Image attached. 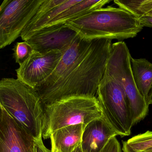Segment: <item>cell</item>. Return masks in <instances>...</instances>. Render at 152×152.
Here are the masks:
<instances>
[{
  "label": "cell",
  "mask_w": 152,
  "mask_h": 152,
  "mask_svg": "<svg viewBox=\"0 0 152 152\" xmlns=\"http://www.w3.org/2000/svg\"><path fill=\"white\" fill-rule=\"evenodd\" d=\"M13 50L16 63L19 65L23 64L34 51L33 47L26 41L17 42Z\"/></svg>",
  "instance_id": "cell-17"
},
{
  "label": "cell",
  "mask_w": 152,
  "mask_h": 152,
  "mask_svg": "<svg viewBox=\"0 0 152 152\" xmlns=\"http://www.w3.org/2000/svg\"><path fill=\"white\" fill-rule=\"evenodd\" d=\"M131 58L125 42L112 43L105 72L114 78L123 89L134 125L147 115L149 105L137 88L132 70Z\"/></svg>",
  "instance_id": "cell-5"
},
{
  "label": "cell",
  "mask_w": 152,
  "mask_h": 152,
  "mask_svg": "<svg viewBox=\"0 0 152 152\" xmlns=\"http://www.w3.org/2000/svg\"><path fill=\"white\" fill-rule=\"evenodd\" d=\"M34 152H52V151L45 146L42 141V137H41L35 139Z\"/></svg>",
  "instance_id": "cell-20"
},
{
  "label": "cell",
  "mask_w": 152,
  "mask_h": 152,
  "mask_svg": "<svg viewBox=\"0 0 152 152\" xmlns=\"http://www.w3.org/2000/svg\"><path fill=\"white\" fill-rule=\"evenodd\" d=\"M100 152H122L120 143L116 136L109 140Z\"/></svg>",
  "instance_id": "cell-19"
},
{
  "label": "cell",
  "mask_w": 152,
  "mask_h": 152,
  "mask_svg": "<svg viewBox=\"0 0 152 152\" xmlns=\"http://www.w3.org/2000/svg\"><path fill=\"white\" fill-rule=\"evenodd\" d=\"M77 33L64 25L46 27L34 34L26 41L34 51L44 53L64 51L77 36Z\"/></svg>",
  "instance_id": "cell-10"
},
{
  "label": "cell",
  "mask_w": 152,
  "mask_h": 152,
  "mask_svg": "<svg viewBox=\"0 0 152 152\" xmlns=\"http://www.w3.org/2000/svg\"><path fill=\"white\" fill-rule=\"evenodd\" d=\"M137 17L142 27H152V16L141 15Z\"/></svg>",
  "instance_id": "cell-21"
},
{
  "label": "cell",
  "mask_w": 152,
  "mask_h": 152,
  "mask_svg": "<svg viewBox=\"0 0 152 152\" xmlns=\"http://www.w3.org/2000/svg\"><path fill=\"white\" fill-rule=\"evenodd\" d=\"M142 152H152V148L150 149H148V150H146V151H144Z\"/></svg>",
  "instance_id": "cell-25"
},
{
  "label": "cell",
  "mask_w": 152,
  "mask_h": 152,
  "mask_svg": "<svg viewBox=\"0 0 152 152\" xmlns=\"http://www.w3.org/2000/svg\"><path fill=\"white\" fill-rule=\"evenodd\" d=\"M124 152H142L152 148V131H147L123 141Z\"/></svg>",
  "instance_id": "cell-15"
},
{
  "label": "cell",
  "mask_w": 152,
  "mask_h": 152,
  "mask_svg": "<svg viewBox=\"0 0 152 152\" xmlns=\"http://www.w3.org/2000/svg\"><path fill=\"white\" fill-rule=\"evenodd\" d=\"M35 139L1 107L0 152H34Z\"/></svg>",
  "instance_id": "cell-9"
},
{
  "label": "cell",
  "mask_w": 152,
  "mask_h": 152,
  "mask_svg": "<svg viewBox=\"0 0 152 152\" xmlns=\"http://www.w3.org/2000/svg\"><path fill=\"white\" fill-rule=\"evenodd\" d=\"M44 128L42 137L50 138L54 132L75 124L86 126L103 116L96 97L73 96L58 100L44 106Z\"/></svg>",
  "instance_id": "cell-4"
},
{
  "label": "cell",
  "mask_w": 152,
  "mask_h": 152,
  "mask_svg": "<svg viewBox=\"0 0 152 152\" xmlns=\"http://www.w3.org/2000/svg\"><path fill=\"white\" fill-rule=\"evenodd\" d=\"M96 96L103 116L117 135L123 137L130 135L133 119L126 95L118 82L105 72Z\"/></svg>",
  "instance_id": "cell-6"
},
{
  "label": "cell",
  "mask_w": 152,
  "mask_h": 152,
  "mask_svg": "<svg viewBox=\"0 0 152 152\" xmlns=\"http://www.w3.org/2000/svg\"><path fill=\"white\" fill-rule=\"evenodd\" d=\"M111 2L108 0H81L80 2L59 14L45 27L57 25H64L91 11L102 8Z\"/></svg>",
  "instance_id": "cell-13"
},
{
  "label": "cell",
  "mask_w": 152,
  "mask_h": 152,
  "mask_svg": "<svg viewBox=\"0 0 152 152\" xmlns=\"http://www.w3.org/2000/svg\"><path fill=\"white\" fill-rule=\"evenodd\" d=\"M148 104L149 105L152 104V86L148 94Z\"/></svg>",
  "instance_id": "cell-23"
},
{
  "label": "cell",
  "mask_w": 152,
  "mask_h": 152,
  "mask_svg": "<svg viewBox=\"0 0 152 152\" xmlns=\"http://www.w3.org/2000/svg\"><path fill=\"white\" fill-rule=\"evenodd\" d=\"M65 25L87 39L123 40L136 37L143 28L136 15L126 10L111 6L91 11Z\"/></svg>",
  "instance_id": "cell-2"
},
{
  "label": "cell",
  "mask_w": 152,
  "mask_h": 152,
  "mask_svg": "<svg viewBox=\"0 0 152 152\" xmlns=\"http://www.w3.org/2000/svg\"><path fill=\"white\" fill-rule=\"evenodd\" d=\"M40 96L35 88L18 79L0 81V105L36 139L42 137L45 114Z\"/></svg>",
  "instance_id": "cell-3"
},
{
  "label": "cell",
  "mask_w": 152,
  "mask_h": 152,
  "mask_svg": "<svg viewBox=\"0 0 152 152\" xmlns=\"http://www.w3.org/2000/svg\"><path fill=\"white\" fill-rule=\"evenodd\" d=\"M73 152H83L82 150L81 146V144L79 146L75 148V150Z\"/></svg>",
  "instance_id": "cell-24"
},
{
  "label": "cell",
  "mask_w": 152,
  "mask_h": 152,
  "mask_svg": "<svg viewBox=\"0 0 152 152\" xmlns=\"http://www.w3.org/2000/svg\"><path fill=\"white\" fill-rule=\"evenodd\" d=\"M114 2L119 7L128 10L137 17L141 15L152 16V0H115Z\"/></svg>",
  "instance_id": "cell-16"
},
{
  "label": "cell",
  "mask_w": 152,
  "mask_h": 152,
  "mask_svg": "<svg viewBox=\"0 0 152 152\" xmlns=\"http://www.w3.org/2000/svg\"><path fill=\"white\" fill-rule=\"evenodd\" d=\"M66 0H44L32 19L29 23L35 22L53 9L61 5Z\"/></svg>",
  "instance_id": "cell-18"
},
{
  "label": "cell",
  "mask_w": 152,
  "mask_h": 152,
  "mask_svg": "<svg viewBox=\"0 0 152 152\" xmlns=\"http://www.w3.org/2000/svg\"><path fill=\"white\" fill-rule=\"evenodd\" d=\"M85 126L78 124L61 128L51 134L50 140L60 152H73L81 143Z\"/></svg>",
  "instance_id": "cell-12"
},
{
  "label": "cell",
  "mask_w": 152,
  "mask_h": 152,
  "mask_svg": "<svg viewBox=\"0 0 152 152\" xmlns=\"http://www.w3.org/2000/svg\"><path fill=\"white\" fill-rule=\"evenodd\" d=\"M44 0H4L0 7V48L21 36Z\"/></svg>",
  "instance_id": "cell-7"
},
{
  "label": "cell",
  "mask_w": 152,
  "mask_h": 152,
  "mask_svg": "<svg viewBox=\"0 0 152 152\" xmlns=\"http://www.w3.org/2000/svg\"><path fill=\"white\" fill-rule=\"evenodd\" d=\"M116 136L104 116L95 119L83 130L81 143L83 152H100L109 140Z\"/></svg>",
  "instance_id": "cell-11"
},
{
  "label": "cell",
  "mask_w": 152,
  "mask_h": 152,
  "mask_svg": "<svg viewBox=\"0 0 152 152\" xmlns=\"http://www.w3.org/2000/svg\"><path fill=\"white\" fill-rule=\"evenodd\" d=\"M51 151L52 152H60V150L59 149H58L56 146H55V144H54V142L52 140H51Z\"/></svg>",
  "instance_id": "cell-22"
},
{
  "label": "cell",
  "mask_w": 152,
  "mask_h": 152,
  "mask_svg": "<svg viewBox=\"0 0 152 152\" xmlns=\"http://www.w3.org/2000/svg\"><path fill=\"white\" fill-rule=\"evenodd\" d=\"M112 40L91 39L69 72L51 86L38 91L44 106L73 96L96 97L110 55Z\"/></svg>",
  "instance_id": "cell-1"
},
{
  "label": "cell",
  "mask_w": 152,
  "mask_h": 152,
  "mask_svg": "<svg viewBox=\"0 0 152 152\" xmlns=\"http://www.w3.org/2000/svg\"><path fill=\"white\" fill-rule=\"evenodd\" d=\"M131 63L137 88L148 104V94L152 86V64L145 58L132 57Z\"/></svg>",
  "instance_id": "cell-14"
},
{
  "label": "cell",
  "mask_w": 152,
  "mask_h": 152,
  "mask_svg": "<svg viewBox=\"0 0 152 152\" xmlns=\"http://www.w3.org/2000/svg\"><path fill=\"white\" fill-rule=\"evenodd\" d=\"M63 52L57 50L41 53L34 50L31 56L16 70L17 79L36 88L54 72Z\"/></svg>",
  "instance_id": "cell-8"
}]
</instances>
